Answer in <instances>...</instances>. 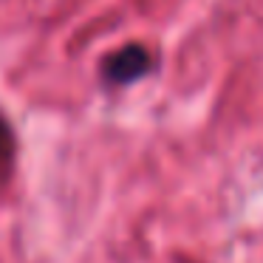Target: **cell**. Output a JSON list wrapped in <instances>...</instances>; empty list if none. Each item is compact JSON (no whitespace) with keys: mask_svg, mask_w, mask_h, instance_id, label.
Here are the masks:
<instances>
[{"mask_svg":"<svg viewBox=\"0 0 263 263\" xmlns=\"http://www.w3.org/2000/svg\"><path fill=\"white\" fill-rule=\"evenodd\" d=\"M150 68V54L142 46H127L122 51H116L114 57L105 63V80L114 85H125V82L139 80L142 74H147Z\"/></svg>","mask_w":263,"mask_h":263,"instance_id":"obj_1","label":"cell"},{"mask_svg":"<svg viewBox=\"0 0 263 263\" xmlns=\"http://www.w3.org/2000/svg\"><path fill=\"white\" fill-rule=\"evenodd\" d=\"M3 147H6V127L0 122V156H3Z\"/></svg>","mask_w":263,"mask_h":263,"instance_id":"obj_2","label":"cell"}]
</instances>
